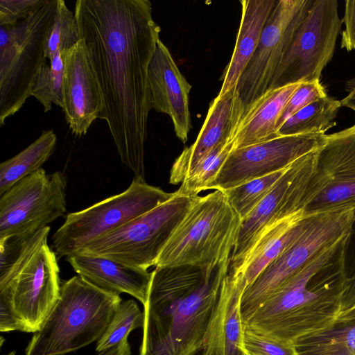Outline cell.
<instances>
[{
    "instance_id": "obj_24",
    "label": "cell",
    "mask_w": 355,
    "mask_h": 355,
    "mask_svg": "<svg viewBox=\"0 0 355 355\" xmlns=\"http://www.w3.org/2000/svg\"><path fill=\"white\" fill-rule=\"evenodd\" d=\"M301 83L268 90L244 113L234 137V148L259 144L277 137L284 109Z\"/></svg>"
},
{
    "instance_id": "obj_45",
    "label": "cell",
    "mask_w": 355,
    "mask_h": 355,
    "mask_svg": "<svg viewBox=\"0 0 355 355\" xmlns=\"http://www.w3.org/2000/svg\"><path fill=\"white\" fill-rule=\"evenodd\" d=\"M355 111V110H354Z\"/></svg>"
},
{
    "instance_id": "obj_11",
    "label": "cell",
    "mask_w": 355,
    "mask_h": 355,
    "mask_svg": "<svg viewBox=\"0 0 355 355\" xmlns=\"http://www.w3.org/2000/svg\"><path fill=\"white\" fill-rule=\"evenodd\" d=\"M66 188L62 172L42 168L15 183L1 196L0 239L33 234L63 216Z\"/></svg>"
},
{
    "instance_id": "obj_29",
    "label": "cell",
    "mask_w": 355,
    "mask_h": 355,
    "mask_svg": "<svg viewBox=\"0 0 355 355\" xmlns=\"http://www.w3.org/2000/svg\"><path fill=\"white\" fill-rule=\"evenodd\" d=\"M68 51H58L52 60L46 61L33 82L31 96L40 101L44 112L50 111L53 104L62 107V83Z\"/></svg>"
},
{
    "instance_id": "obj_8",
    "label": "cell",
    "mask_w": 355,
    "mask_h": 355,
    "mask_svg": "<svg viewBox=\"0 0 355 355\" xmlns=\"http://www.w3.org/2000/svg\"><path fill=\"white\" fill-rule=\"evenodd\" d=\"M174 194L135 177L122 193L68 214L53 235V250L59 257L74 254L87 243L155 208Z\"/></svg>"
},
{
    "instance_id": "obj_12",
    "label": "cell",
    "mask_w": 355,
    "mask_h": 355,
    "mask_svg": "<svg viewBox=\"0 0 355 355\" xmlns=\"http://www.w3.org/2000/svg\"><path fill=\"white\" fill-rule=\"evenodd\" d=\"M314 0H277L236 89L245 111L268 89L274 73Z\"/></svg>"
},
{
    "instance_id": "obj_16",
    "label": "cell",
    "mask_w": 355,
    "mask_h": 355,
    "mask_svg": "<svg viewBox=\"0 0 355 355\" xmlns=\"http://www.w3.org/2000/svg\"><path fill=\"white\" fill-rule=\"evenodd\" d=\"M315 151L293 162L269 193L241 221L237 241L231 256L230 268L240 262L266 225L301 211V202L313 171Z\"/></svg>"
},
{
    "instance_id": "obj_31",
    "label": "cell",
    "mask_w": 355,
    "mask_h": 355,
    "mask_svg": "<svg viewBox=\"0 0 355 355\" xmlns=\"http://www.w3.org/2000/svg\"><path fill=\"white\" fill-rule=\"evenodd\" d=\"M234 148V139L212 151L189 173L176 192L194 198L209 189Z\"/></svg>"
},
{
    "instance_id": "obj_23",
    "label": "cell",
    "mask_w": 355,
    "mask_h": 355,
    "mask_svg": "<svg viewBox=\"0 0 355 355\" xmlns=\"http://www.w3.org/2000/svg\"><path fill=\"white\" fill-rule=\"evenodd\" d=\"M277 0H241V18L234 49L222 76L218 95L235 87L254 53Z\"/></svg>"
},
{
    "instance_id": "obj_9",
    "label": "cell",
    "mask_w": 355,
    "mask_h": 355,
    "mask_svg": "<svg viewBox=\"0 0 355 355\" xmlns=\"http://www.w3.org/2000/svg\"><path fill=\"white\" fill-rule=\"evenodd\" d=\"M195 198L175 191L167 201L91 241L78 252L148 270L155 266L163 248Z\"/></svg>"
},
{
    "instance_id": "obj_43",
    "label": "cell",
    "mask_w": 355,
    "mask_h": 355,
    "mask_svg": "<svg viewBox=\"0 0 355 355\" xmlns=\"http://www.w3.org/2000/svg\"><path fill=\"white\" fill-rule=\"evenodd\" d=\"M15 351H12L11 352H10L9 354H8L7 355H15Z\"/></svg>"
},
{
    "instance_id": "obj_25",
    "label": "cell",
    "mask_w": 355,
    "mask_h": 355,
    "mask_svg": "<svg viewBox=\"0 0 355 355\" xmlns=\"http://www.w3.org/2000/svg\"><path fill=\"white\" fill-rule=\"evenodd\" d=\"M57 142L53 130H43L40 137L12 158L0 164V196L15 183L41 168L53 153Z\"/></svg>"
},
{
    "instance_id": "obj_32",
    "label": "cell",
    "mask_w": 355,
    "mask_h": 355,
    "mask_svg": "<svg viewBox=\"0 0 355 355\" xmlns=\"http://www.w3.org/2000/svg\"><path fill=\"white\" fill-rule=\"evenodd\" d=\"M80 39L74 12L64 1L57 0L54 19L44 49V56L52 60L58 51H68Z\"/></svg>"
},
{
    "instance_id": "obj_28",
    "label": "cell",
    "mask_w": 355,
    "mask_h": 355,
    "mask_svg": "<svg viewBox=\"0 0 355 355\" xmlns=\"http://www.w3.org/2000/svg\"><path fill=\"white\" fill-rule=\"evenodd\" d=\"M340 107V101L328 95L318 98L288 119L277 130V137L325 135L336 125L335 119Z\"/></svg>"
},
{
    "instance_id": "obj_35",
    "label": "cell",
    "mask_w": 355,
    "mask_h": 355,
    "mask_svg": "<svg viewBox=\"0 0 355 355\" xmlns=\"http://www.w3.org/2000/svg\"><path fill=\"white\" fill-rule=\"evenodd\" d=\"M326 96L325 87L320 81L302 82L284 109L278 122L277 130L291 116L313 101Z\"/></svg>"
},
{
    "instance_id": "obj_36",
    "label": "cell",
    "mask_w": 355,
    "mask_h": 355,
    "mask_svg": "<svg viewBox=\"0 0 355 355\" xmlns=\"http://www.w3.org/2000/svg\"><path fill=\"white\" fill-rule=\"evenodd\" d=\"M40 0H0V26L12 25L28 17Z\"/></svg>"
},
{
    "instance_id": "obj_42",
    "label": "cell",
    "mask_w": 355,
    "mask_h": 355,
    "mask_svg": "<svg viewBox=\"0 0 355 355\" xmlns=\"http://www.w3.org/2000/svg\"><path fill=\"white\" fill-rule=\"evenodd\" d=\"M355 317V306L341 313L337 320H345Z\"/></svg>"
},
{
    "instance_id": "obj_38",
    "label": "cell",
    "mask_w": 355,
    "mask_h": 355,
    "mask_svg": "<svg viewBox=\"0 0 355 355\" xmlns=\"http://www.w3.org/2000/svg\"><path fill=\"white\" fill-rule=\"evenodd\" d=\"M345 28L342 32L340 46L347 51L355 50V0L345 1L343 18Z\"/></svg>"
},
{
    "instance_id": "obj_19",
    "label": "cell",
    "mask_w": 355,
    "mask_h": 355,
    "mask_svg": "<svg viewBox=\"0 0 355 355\" xmlns=\"http://www.w3.org/2000/svg\"><path fill=\"white\" fill-rule=\"evenodd\" d=\"M152 109L168 114L183 143L191 128L189 96L191 85L179 70L171 52L159 40L148 69Z\"/></svg>"
},
{
    "instance_id": "obj_44",
    "label": "cell",
    "mask_w": 355,
    "mask_h": 355,
    "mask_svg": "<svg viewBox=\"0 0 355 355\" xmlns=\"http://www.w3.org/2000/svg\"><path fill=\"white\" fill-rule=\"evenodd\" d=\"M243 355H246V354L244 353Z\"/></svg>"
},
{
    "instance_id": "obj_33",
    "label": "cell",
    "mask_w": 355,
    "mask_h": 355,
    "mask_svg": "<svg viewBox=\"0 0 355 355\" xmlns=\"http://www.w3.org/2000/svg\"><path fill=\"white\" fill-rule=\"evenodd\" d=\"M144 324V313L135 300L121 302L106 331L97 341L96 350L101 352L128 338L132 330Z\"/></svg>"
},
{
    "instance_id": "obj_3",
    "label": "cell",
    "mask_w": 355,
    "mask_h": 355,
    "mask_svg": "<svg viewBox=\"0 0 355 355\" xmlns=\"http://www.w3.org/2000/svg\"><path fill=\"white\" fill-rule=\"evenodd\" d=\"M350 233L326 248L242 320L244 327L286 345L322 331L338 319L348 286Z\"/></svg>"
},
{
    "instance_id": "obj_7",
    "label": "cell",
    "mask_w": 355,
    "mask_h": 355,
    "mask_svg": "<svg viewBox=\"0 0 355 355\" xmlns=\"http://www.w3.org/2000/svg\"><path fill=\"white\" fill-rule=\"evenodd\" d=\"M309 215V224L302 234L245 287L241 300L242 319L311 258L351 232L355 220V201Z\"/></svg>"
},
{
    "instance_id": "obj_41",
    "label": "cell",
    "mask_w": 355,
    "mask_h": 355,
    "mask_svg": "<svg viewBox=\"0 0 355 355\" xmlns=\"http://www.w3.org/2000/svg\"><path fill=\"white\" fill-rule=\"evenodd\" d=\"M348 94L340 101L341 106L355 110V78L350 80L346 86Z\"/></svg>"
},
{
    "instance_id": "obj_5",
    "label": "cell",
    "mask_w": 355,
    "mask_h": 355,
    "mask_svg": "<svg viewBox=\"0 0 355 355\" xmlns=\"http://www.w3.org/2000/svg\"><path fill=\"white\" fill-rule=\"evenodd\" d=\"M241 224L222 191L198 196L163 248L155 267L214 270L231 259Z\"/></svg>"
},
{
    "instance_id": "obj_2",
    "label": "cell",
    "mask_w": 355,
    "mask_h": 355,
    "mask_svg": "<svg viewBox=\"0 0 355 355\" xmlns=\"http://www.w3.org/2000/svg\"><path fill=\"white\" fill-rule=\"evenodd\" d=\"M230 261L213 270L155 267L144 305L139 355H196L201 350Z\"/></svg>"
},
{
    "instance_id": "obj_34",
    "label": "cell",
    "mask_w": 355,
    "mask_h": 355,
    "mask_svg": "<svg viewBox=\"0 0 355 355\" xmlns=\"http://www.w3.org/2000/svg\"><path fill=\"white\" fill-rule=\"evenodd\" d=\"M242 347L246 355H297L293 345L282 343L244 326Z\"/></svg>"
},
{
    "instance_id": "obj_13",
    "label": "cell",
    "mask_w": 355,
    "mask_h": 355,
    "mask_svg": "<svg viewBox=\"0 0 355 355\" xmlns=\"http://www.w3.org/2000/svg\"><path fill=\"white\" fill-rule=\"evenodd\" d=\"M355 201V124L325 135L300 205L304 215Z\"/></svg>"
},
{
    "instance_id": "obj_20",
    "label": "cell",
    "mask_w": 355,
    "mask_h": 355,
    "mask_svg": "<svg viewBox=\"0 0 355 355\" xmlns=\"http://www.w3.org/2000/svg\"><path fill=\"white\" fill-rule=\"evenodd\" d=\"M246 286L241 272L228 271L206 331L202 355H243L241 300Z\"/></svg>"
},
{
    "instance_id": "obj_22",
    "label": "cell",
    "mask_w": 355,
    "mask_h": 355,
    "mask_svg": "<svg viewBox=\"0 0 355 355\" xmlns=\"http://www.w3.org/2000/svg\"><path fill=\"white\" fill-rule=\"evenodd\" d=\"M310 215L302 211L266 225L254 239L240 262L229 271L241 272L247 286L305 230Z\"/></svg>"
},
{
    "instance_id": "obj_17",
    "label": "cell",
    "mask_w": 355,
    "mask_h": 355,
    "mask_svg": "<svg viewBox=\"0 0 355 355\" xmlns=\"http://www.w3.org/2000/svg\"><path fill=\"white\" fill-rule=\"evenodd\" d=\"M62 107L71 132L83 137L100 118L103 101L90 54L83 39L65 58L62 83Z\"/></svg>"
},
{
    "instance_id": "obj_26",
    "label": "cell",
    "mask_w": 355,
    "mask_h": 355,
    "mask_svg": "<svg viewBox=\"0 0 355 355\" xmlns=\"http://www.w3.org/2000/svg\"><path fill=\"white\" fill-rule=\"evenodd\" d=\"M297 355H355V317L336 320L329 327L293 344Z\"/></svg>"
},
{
    "instance_id": "obj_27",
    "label": "cell",
    "mask_w": 355,
    "mask_h": 355,
    "mask_svg": "<svg viewBox=\"0 0 355 355\" xmlns=\"http://www.w3.org/2000/svg\"><path fill=\"white\" fill-rule=\"evenodd\" d=\"M50 227L33 234L12 236L0 239V289L10 285L34 253L47 242Z\"/></svg>"
},
{
    "instance_id": "obj_40",
    "label": "cell",
    "mask_w": 355,
    "mask_h": 355,
    "mask_svg": "<svg viewBox=\"0 0 355 355\" xmlns=\"http://www.w3.org/2000/svg\"><path fill=\"white\" fill-rule=\"evenodd\" d=\"M130 346L126 338L117 345L98 352L97 355H130Z\"/></svg>"
},
{
    "instance_id": "obj_39",
    "label": "cell",
    "mask_w": 355,
    "mask_h": 355,
    "mask_svg": "<svg viewBox=\"0 0 355 355\" xmlns=\"http://www.w3.org/2000/svg\"><path fill=\"white\" fill-rule=\"evenodd\" d=\"M27 332L26 327L14 312L10 302L4 297H0V331Z\"/></svg>"
},
{
    "instance_id": "obj_18",
    "label": "cell",
    "mask_w": 355,
    "mask_h": 355,
    "mask_svg": "<svg viewBox=\"0 0 355 355\" xmlns=\"http://www.w3.org/2000/svg\"><path fill=\"white\" fill-rule=\"evenodd\" d=\"M245 113L236 87L211 101L195 142L186 147L174 162L169 182L182 183L189 173L212 151L235 137Z\"/></svg>"
},
{
    "instance_id": "obj_6",
    "label": "cell",
    "mask_w": 355,
    "mask_h": 355,
    "mask_svg": "<svg viewBox=\"0 0 355 355\" xmlns=\"http://www.w3.org/2000/svg\"><path fill=\"white\" fill-rule=\"evenodd\" d=\"M57 0H40L15 24L0 26V125L31 96L35 78L47 61L44 49Z\"/></svg>"
},
{
    "instance_id": "obj_1",
    "label": "cell",
    "mask_w": 355,
    "mask_h": 355,
    "mask_svg": "<svg viewBox=\"0 0 355 355\" xmlns=\"http://www.w3.org/2000/svg\"><path fill=\"white\" fill-rule=\"evenodd\" d=\"M148 0H78L80 37L89 51L105 120L121 162L144 179V146L152 110L148 69L159 40Z\"/></svg>"
},
{
    "instance_id": "obj_14",
    "label": "cell",
    "mask_w": 355,
    "mask_h": 355,
    "mask_svg": "<svg viewBox=\"0 0 355 355\" xmlns=\"http://www.w3.org/2000/svg\"><path fill=\"white\" fill-rule=\"evenodd\" d=\"M325 135L280 136L259 144L233 149L209 189L225 190L284 169L315 150Z\"/></svg>"
},
{
    "instance_id": "obj_37",
    "label": "cell",
    "mask_w": 355,
    "mask_h": 355,
    "mask_svg": "<svg viewBox=\"0 0 355 355\" xmlns=\"http://www.w3.org/2000/svg\"><path fill=\"white\" fill-rule=\"evenodd\" d=\"M345 267L348 286L343 296L340 313L355 306V220L347 245Z\"/></svg>"
},
{
    "instance_id": "obj_21",
    "label": "cell",
    "mask_w": 355,
    "mask_h": 355,
    "mask_svg": "<svg viewBox=\"0 0 355 355\" xmlns=\"http://www.w3.org/2000/svg\"><path fill=\"white\" fill-rule=\"evenodd\" d=\"M78 275L105 291L129 294L145 304L151 272L114 260L78 252L67 257Z\"/></svg>"
},
{
    "instance_id": "obj_4",
    "label": "cell",
    "mask_w": 355,
    "mask_h": 355,
    "mask_svg": "<svg viewBox=\"0 0 355 355\" xmlns=\"http://www.w3.org/2000/svg\"><path fill=\"white\" fill-rule=\"evenodd\" d=\"M122 300L79 275L61 284L58 300L30 340L25 355H64L98 340Z\"/></svg>"
},
{
    "instance_id": "obj_10",
    "label": "cell",
    "mask_w": 355,
    "mask_h": 355,
    "mask_svg": "<svg viewBox=\"0 0 355 355\" xmlns=\"http://www.w3.org/2000/svg\"><path fill=\"white\" fill-rule=\"evenodd\" d=\"M343 21L336 0H314L285 51L268 90L320 81L331 60Z\"/></svg>"
},
{
    "instance_id": "obj_15",
    "label": "cell",
    "mask_w": 355,
    "mask_h": 355,
    "mask_svg": "<svg viewBox=\"0 0 355 355\" xmlns=\"http://www.w3.org/2000/svg\"><path fill=\"white\" fill-rule=\"evenodd\" d=\"M56 254L44 243L17 277L0 289L27 332L40 329L59 299L61 284Z\"/></svg>"
},
{
    "instance_id": "obj_30",
    "label": "cell",
    "mask_w": 355,
    "mask_h": 355,
    "mask_svg": "<svg viewBox=\"0 0 355 355\" xmlns=\"http://www.w3.org/2000/svg\"><path fill=\"white\" fill-rule=\"evenodd\" d=\"M287 168L222 191L228 203L239 216L241 221L248 217L269 193Z\"/></svg>"
}]
</instances>
